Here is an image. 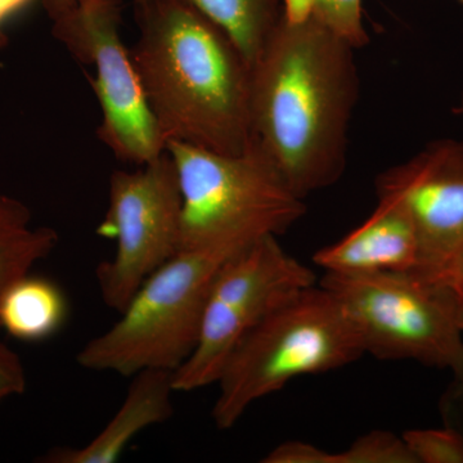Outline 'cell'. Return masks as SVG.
Here are the masks:
<instances>
[{
    "label": "cell",
    "instance_id": "obj_1",
    "mask_svg": "<svg viewBox=\"0 0 463 463\" xmlns=\"http://www.w3.org/2000/svg\"><path fill=\"white\" fill-rule=\"evenodd\" d=\"M355 51L313 14L282 16L251 67L252 143L300 199L345 172L361 90Z\"/></svg>",
    "mask_w": 463,
    "mask_h": 463
},
{
    "label": "cell",
    "instance_id": "obj_2",
    "mask_svg": "<svg viewBox=\"0 0 463 463\" xmlns=\"http://www.w3.org/2000/svg\"><path fill=\"white\" fill-rule=\"evenodd\" d=\"M132 53L166 142L225 155L252 145L251 66L213 21L183 0H138Z\"/></svg>",
    "mask_w": 463,
    "mask_h": 463
},
{
    "label": "cell",
    "instance_id": "obj_3",
    "mask_svg": "<svg viewBox=\"0 0 463 463\" xmlns=\"http://www.w3.org/2000/svg\"><path fill=\"white\" fill-rule=\"evenodd\" d=\"M364 355L336 298L321 285L298 289L240 341L216 381V428L228 430L250 405L300 376L330 373Z\"/></svg>",
    "mask_w": 463,
    "mask_h": 463
},
{
    "label": "cell",
    "instance_id": "obj_4",
    "mask_svg": "<svg viewBox=\"0 0 463 463\" xmlns=\"http://www.w3.org/2000/svg\"><path fill=\"white\" fill-rule=\"evenodd\" d=\"M182 194L179 251L237 252L265 236L285 233L307 213L252 143L225 155L166 142Z\"/></svg>",
    "mask_w": 463,
    "mask_h": 463
},
{
    "label": "cell",
    "instance_id": "obj_5",
    "mask_svg": "<svg viewBox=\"0 0 463 463\" xmlns=\"http://www.w3.org/2000/svg\"><path fill=\"white\" fill-rule=\"evenodd\" d=\"M233 254L197 250L174 255L139 286L120 319L85 344L76 356L79 365L121 376L175 373L196 347L209 289Z\"/></svg>",
    "mask_w": 463,
    "mask_h": 463
},
{
    "label": "cell",
    "instance_id": "obj_6",
    "mask_svg": "<svg viewBox=\"0 0 463 463\" xmlns=\"http://www.w3.org/2000/svg\"><path fill=\"white\" fill-rule=\"evenodd\" d=\"M319 285L345 310L364 354L450 371L463 388V334L446 282L417 272L325 273Z\"/></svg>",
    "mask_w": 463,
    "mask_h": 463
},
{
    "label": "cell",
    "instance_id": "obj_7",
    "mask_svg": "<svg viewBox=\"0 0 463 463\" xmlns=\"http://www.w3.org/2000/svg\"><path fill=\"white\" fill-rule=\"evenodd\" d=\"M52 32L84 65L93 66L100 141L118 160L142 166L166 152L132 53L118 33L120 0H43Z\"/></svg>",
    "mask_w": 463,
    "mask_h": 463
},
{
    "label": "cell",
    "instance_id": "obj_8",
    "mask_svg": "<svg viewBox=\"0 0 463 463\" xmlns=\"http://www.w3.org/2000/svg\"><path fill=\"white\" fill-rule=\"evenodd\" d=\"M316 274L265 236L219 268L207 295L196 347L173 373L175 392L216 383L240 341L274 307L298 289L316 285Z\"/></svg>",
    "mask_w": 463,
    "mask_h": 463
},
{
    "label": "cell",
    "instance_id": "obj_9",
    "mask_svg": "<svg viewBox=\"0 0 463 463\" xmlns=\"http://www.w3.org/2000/svg\"><path fill=\"white\" fill-rule=\"evenodd\" d=\"M182 194L165 152L134 173L109 179V210L97 233L116 241L115 257L97 268L100 298L121 312L146 279L179 252Z\"/></svg>",
    "mask_w": 463,
    "mask_h": 463
},
{
    "label": "cell",
    "instance_id": "obj_10",
    "mask_svg": "<svg viewBox=\"0 0 463 463\" xmlns=\"http://www.w3.org/2000/svg\"><path fill=\"white\" fill-rule=\"evenodd\" d=\"M376 194L410 215L421 250L416 272L444 281L463 257V139H437L389 167Z\"/></svg>",
    "mask_w": 463,
    "mask_h": 463
},
{
    "label": "cell",
    "instance_id": "obj_11",
    "mask_svg": "<svg viewBox=\"0 0 463 463\" xmlns=\"http://www.w3.org/2000/svg\"><path fill=\"white\" fill-rule=\"evenodd\" d=\"M421 260L419 236L403 207L379 200L373 215L344 239L316 252L325 273L416 272Z\"/></svg>",
    "mask_w": 463,
    "mask_h": 463
},
{
    "label": "cell",
    "instance_id": "obj_12",
    "mask_svg": "<svg viewBox=\"0 0 463 463\" xmlns=\"http://www.w3.org/2000/svg\"><path fill=\"white\" fill-rule=\"evenodd\" d=\"M173 373L166 370H145L134 374L123 404L93 440L80 448H56L39 461L115 463L139 432L173 416Z\"/></svg>",
    "mask_w": 463,
    "mask_h": 463
},
{
    "label": "cell",
    "instance_id": "obj_13",
    "mask_svg": "<svg viewBox=\"0 0 463 463\" xmlns=\"http://www.w3.org/2000/svg\"><path fill=\"white\" fill-rule=\"evenodd\" d=\"M69 303L56 282L39 276L21 277L0 303V328L24 343H41L66 323Z\"/></svg>",
    "mask_w": 463,
    "mask_h": 463
},
{
    "label": "cell",
    "instance_id": "obj_14",
    "mask_svg": "<svg viewBox=\"0 0 463 463\" xmlns=\"http://www.w3.org/2000/svg\"><path fill=\"white\" fill-rule=\"evenodd\" d=\"M57 243L56 231L33 227L27 206L0 194V303L8 288L47 258Z\"/></svg>",
    "mask_w": 463,
    "mask_h": 463
},
{
    "label": "cell",
    "instance_id": "obj_15",
    "mask_svg": "<svg viewBox=\"0 0 463 463\" xmlns=\"http://www.w3.org/2000/svg\"><path fill=\"white\" fill-rule=\"evenodd\" d=\"M221 27L254 66L283 16V0H183Z\"/></svg>",
    "mask_w": 463,
    "mask_h": 463
},
{
    "label": "cell",
    "instance_id": "obj_16",
    "mask_svg": "<svg viewBox=\"0 0 463 463\" xmlns=\"http://www.w3.org/2000/svg\"><path fill=\"white\" fill-rule=\"evenodd\" d=\"M334 463H416L403 437L373 430L353 441L345 450L335 453Z\"/></svg>",
    "mask_w": 463,
    "mask_h": 463
},
{
    "label": "cell",
    "instance_id": "obj_17",
    "mask_svg": "<svg viewBox=\"0 0 463 463\" xmlns=\"http://www.w3.org/2000/svg\"><path fill=\"white\" fill-rule=\"evenodd\" d=\"M313 16L355 50L370 42L362 0H313Z\"/></svg>",
    "mask_w": 463,
    "mask_h": 463
},
{
    "label": "cell",
    "instance_id": "obj_18",
    "mask_svg": "<svg viewBox=\"0 0 463 463\" xmlns=\"http://www.w3.org/2000/svg\"><path fill=\"white\" fill-rule=\"evenodd\" d=\"M402 437L416 463H463V435L455 429H412Z\"/></svg>",
    "mask_w": 463,
    "mask_h": 463
},
{
    "label": "cell",
    "instance_id": "obj_19",
    "mask_svg": "<svg viewBox=\"0 0 463 463\" xmlns=\"http://www.w3.org/2000/svg\"><path fill=\"white\" fill-rule=\"evenodd\" d=\"M335 453L304 441H286L264 457L265 463H334Z\"/></svg>",
    "mask_w": 463,
    "mask_h": 463
},
{
    "label": "cell",
    "instance_id": "obj_20",
    "mask_svg": "<svg viewBox=\"0 0 463 463\" xmlns=\"http://www.w3.org/2000/svg\"><path fill=\"white\" fill-rule=\"evenodd\" d=\"M26 389V373L20 356L0 343V403L9 397L20 395Z\"/></svg>",
    "mask_w": 463,
    "mask_h": 463
},
{
    "label": "cell",
    "instance_id": "obj_21",
    "mask_svg": "<svg viewBox=\"0 0 463 463\" xmlns=\"http://www.w3.org/2000/svg\"><path fill=\"white\" fill-rule=\"evenodd\" d=\"M444 282L447 283L448 288L452 292L457 323H458L463 334V257L457 261L453 269L448 273Z\"/></svg>",
    "mask_w": 463,
    "mask_h": 463
},
{
    "label": "cell",
    "instance_id": "obj_22",
    "mask_svg": "<svg viewBox=\"0 0 463 463\" xmlns=\"http://www.w3.org/2000/svg\"><path fill=\"white\" fill-rule=\"evenodd\" d=\"M27 2H29V0H0V48H2L5 41H7L5 32H3V25H5L7 18L16 14L18 9L23 8Z\"/></svg>",
    "mask_w": 463,
    "mask_h": 463
},
{
    "label": "cell",
    "instance_id": "obj_23",
    "mask_svg": "<svg viewBox=\"0 0 463 463\" xmlns=\"http://www.w3.org/2000/svg\"><path fill=\"white\" fill-rule=\"evenodd\" d=\"M456 115L463 116V96L461 100H459L458 105L456 106L455 109H453Z\"/></svg>",
    "mask_w": 463,
    "mask_h": 463
},
{
    "label": "cell",
    "instance_id": "obj_24",
    "mask_svg": "<svg viewBox=\"0 0 463 463\" xmlns=\"http://www.w3.org/2000/svg\"><path fill=\"white\" fill-rule=\"evenodd\" d=\"M458 2L463 5V0H458Z\"/></svg>",
    "mask_w": 463,
    "mask_h": 463
},
{
    "label": "cell",
    "instance_id": "obj_25",
    "mask_svg": "<svg viewBox=\"0 0 463 463\" xmlns=\"http://www.w3.org/2000/svg\"><path fill=\"white\" fill-rule=\"evenodd\" d=\"M136 2H138V0H136Z\"/></svg>",
    "mask_w": 463,
    "mask_h": 463
}]
</instances>
